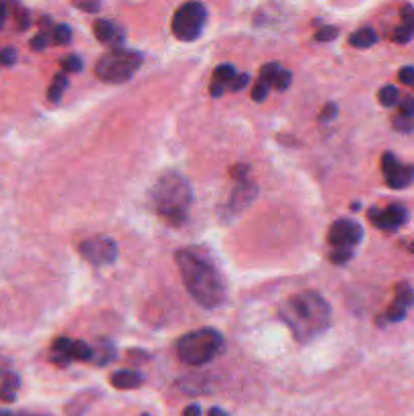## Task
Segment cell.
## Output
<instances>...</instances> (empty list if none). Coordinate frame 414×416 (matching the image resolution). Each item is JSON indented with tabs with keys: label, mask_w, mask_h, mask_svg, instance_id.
<instances>
[{
	"label": "cell",
	"mask_w": 414,
	"mask_h": 416,
	"mask_svg": "<svg viewBox=\"0 0 414 416\" xmlns=\"http://www.w3.org/2000/svg\"><path fill=\"white\" fill-rule=\"evenodd\" d=\"M65 88H67V77L65 75H55L53 77V83H51V88H49V100L51 102H60L61 96H63V92H65Z\"/></svg>",
	"instance_id": "obj_21"
},
{
	"label": "cell",
	"mask_w": 414,
	"mask_h": 416,
	"mask_svg": "<svg viewBox=\"0 0 414 416\" xmlns=\"http://www.w3.org/2000/svg\"><path fill=\"white\" fill-rule=\"evenodd\" d=\"M337 35H339V29H337V27H323L321 31H317L315 39L325 43V41H333V39H337Z\"/></svg>",
	"instance_id": "obj_25"
},
{
	"label": "cell",
	"mask_w": 414,
	"mask_h": 416,
	"mask_svg": "<svg viewBox=\"0 0 414 416\" xmlns=\"http://www.w3.org/2000/svg\"><path fill=\"white\" fill-rule=\"evenodd\" d=\"M207 21V10L201 2H187L173 16V35L179 41H195Z\"/></svg>",
	"instance_id": "obj_6"
},
{
	"label": "cell",
	"mask_w": 414,
	"mask_h": 416,
	"mask_svg": "<svg viewBox=\"0 0 414 416\" xmlns=\"http://www.w3.org/2000/svg\"><path fill=\"white\" fill-rule=\"evenodd\" d=\"M268 86L264 83V81H258L256 86H254V90H252V100L254 102H264L266 100V96H268Z\"/></svg>",
	"instance_id": "obj_31"
},
{
	"label": "cell",
	"mask_w": 414,
	"mask_h": 416,
	"mask_svg": "<svg viewBox=\"0 0 414 416\" xmlns=\"http://www.w3.org/2000/svg\"><path fill=\"white\" fill-rule=\"evenodd\" d=\"M142 416H151V415H142Z\"/></svg>",
	"instance_id": "obj_47"
},
{
	"label": "cell",
	"mask_w": 414,
	"mask_h": 416,
	"mask_svg": "<svg viewBox=\"0 0 414 416\" xmlns=\"http://www.w3.org/2000/svg\"><path fill=\"white\" fill-rule=\"evenodd\" d=\"M181 278L185 289L195 302L205 309H216L226 298V285L220 270L205 258L197 256L191 250H179L175 254Z\"/></svg>",
	"instance_id": "obj_1"
},
{
	"label": "cell",
	"mask_w": 414,
	"mask_h": 416,
	"mask_svg": "<svg viewBox=\"0 0 414 416\" xmlns=\"http://www.w3.org/2000/svg\"><path fill=\"white\" fill-rule=\"evenodd\" d=\"M53 41H55L57 45H67V43L71 41V29H69L67 25L55 27V31H53Z\"/></svg>",
	"instance_id": "obj_23"
},
{
	"label": "cell",
	"mask_w": 414,
	"mask_h": 416,
	"mask_svg": "<svg viewBox=\"0 0 414 416\" xmlns=\"http://www.w3.org/2000/svg\"><path fill=\"white\" fill-rule=\"evenodd\" d=\"M352 256H354V250H333L329 258L333 264H346Z\"/></svg>",
	"instance_id": "obj_32"
},
{
	"label": "cell",
	"mask_w": 414,
	"mask_h": 416,
	"mask_svg": "<svg viewBox=\"0 0 414 416\" xmlns=\"http://www.w3.org/2000/svg\"><path fill=\"white\" fill-rule=\"evenodd\" d=\"M47 45H49V37H47L45 33H41V35H37V37L31 39V47H33L35 51H43Z\"/></svg>",
	"instance_id": "obj_39"
},
{
	"label": "cell",
	"mask_w": 414,
	"mask_h": 416,
	"mask_svg": "<svg viewBox=\"0 0 414 416\" xmlns=\"http://www.w3.org/2000/svg\"><path fill=\"white\" fill-rule=\"evenodd\" d=\"M291 79H293V75H291V71H281V75L276 77V83H274V88L276 90H281V92H285L289 86H291Z\"/></svg>",
	"instance_id": "obj_36"
},
{
	"label": "cell",
	"mask_w": 414,
	"mask_h": 416,
	"mask_svg": "<svg viewBox=\"0 0 414 416\" xmlns=\"http://www.w3.org/2000/svg\"><path fill=\"white\" fill-rule=\"evenodd\" d=\"M142 63V55L138 51H130L124 47L110 49L102 55L96 65V75L106 83H122L130 79Z\"/></svg>",
	"instance_id": "obj_5"
},
{
	"label": "cell",
	"mask_w": 414,
	"mask_h": 416,
	"mask_svg": "<svg viewBox=\"0 0 414 416\" xmlns=\"http://www.w3.org/2000/svg\"><path fill=\"white\" fill-rule=\"evenodd\" d=\"M367 216H370V220H372V224H374L376 228L394 232V230H398L402 224H406V220H409V209H406L404 205H400V203H392V205L386 207L384 211L372 207V209L367 211Z\"/></svg>",
	"instance_id": "obj_9"
},
{
	"label": "cell",
	"mask_w": 414,
	"mask_h": 416,
	"mask_svg": "<svg viewBox=\"0 0 414 416\" xmlns=\"http://www.w3.org/2000/svg\"><path fill=\"white\" fill-rule=\"evenodd\" d=\"M183 416H201V406L199 404H191L183 411Z\"/></svg>",
	"instance_id": "obj_43"
},
{
	"label": "cell",
	"mask_w": 414,
	"mask_h": 416,
	"mask_svg": "<svg viewBox=\"0 0 414 416\" xmlns=\"http://www.w3.org/2000/svg\"><path fill=\"white\" fill-rule=\"evenodd\" d=\"M413 37H414L413 31H409V29H406V27H402V25H400V27H396V29H394V33H392V39H394L396 43H409Z\"/></svg>",
	"instance_id": "obj_29"
},
{
	"label": "cell",
	"mask_w": 414,
	"mask_h": 416,
	"mask_svg": "<svg viewBox=\"0 0 414 416\" xmlns=\"http://www.w3.org/2000/svg\"><path fill=\"white\" fill-rule=\"evenodd\" d=\"M110 384L118 390H132L142 384V374H138L134 369H118L116 374H112Z\"/></svg>",
	"instance_id": "obj_11"
},
{
	"label": "cell",
	"mask_w": 414,
	"mask_h": 416,
	"mask_svg": "<svg viewBox=\"0 0 414 416\" xmlns=\"http://www.w3.org/2000/svg\"><path fill=\"white\" fill-rule=\"evenodd\" d=\"M398 114L404 116V118H414V98L409 96L398 104Z\"/></svg>",
	"instance_id": "obj_27"
},
{
	"label": "cell",
	"mask_w": 414,
	"mask_h": 416,
	"mask_svg": "<svg viewBox=\"0 0 414 416\" xmlns=\"http://www.w3.org/2000/svg\"><path fill=\"white\" fill-rule=\"evenodd\" d=\"M6 10H8V6H6L4 2H0V27H2L4 21H6Z\"/></svg>",
	"instance_id": "obj_45"
},
{
	"label": "cell",
	"mask_w": 414,
	"mask_h": 416,
	"mask_svg": "<svg viewBox=\"0 0 414 416\" xmlns=\"http://www.w3.org/2000/svg\"><path fill=\"white\" fill-rule=\"evenodd\" d=\"M414 181L413 165H398L390 175H386V183L392 189H404Z\"/></svg>",
	"instance_id": "obj_12"
},
{
	"label": "cell",
	"mask_w": 414,
	"mask_h": 416,
	"mask_svg": "<svg viewBox=\"0 0 414 416\" xmlns=\"http://www.w3.org/2000/svg\"><path fill=\"white\" fill-rule=\"evenodd\" d=\"M256 193H258V187L250 179L236 183V187L232 191V197H230V209L234 213H240L242 209H246L256 199Z\"/></svg>",
	"instance_id": "obj_10"
},
{
	"label": "cell",
	"mask_w": 414,
	"mask_h": 416,
	"mask_svg": "<svg viewBox=\"0 0 414 416\" xmlns=\"http://www.w3.org/2000/svg\"><path fill=\"white\" fill-rule=\"evenodd\" d=\"M0 63L6 65V67L14 65V63H16V49H14V47H4V49L0 51Z\"/></svg>",
	"instance_id": "obj_34"
},
{
	"label": "cell",
	"mask_w": 414,
	"mask_h": 416,
	"mask_svg": "<svg viewBox=\"0 0 414 416\" xmlns=\"http://www.w3.org/2000/svg\"><path fill=\"white\" fill-rule=\"evenodd\" d=\"M0 416H12L8 411H0Z\"/></svg>",
	"instance_id": "obj_46"
},
{
	"label": "cell",
	"mask_w": 414,
	"mask_h": 416,
	"mask_svg": "<svg viewBox=\"0 0 414 416\" xmlns=\"http://www.w3.org/2000/svg\"><path fill=\"white\" fill-rule=\"evenodd\" d=\"M394 302L402 304L404 309L413 307L414 304V291L409 283H398L396 285V295H394Z\"/></svg>",
	"instance_id": "obj_18"
},
{
	"label": "cell",
	"mask_w": 414,
	"mask_h": 416,
	"mask_svg": "<svg viewBox=\"0 0 414 416\" xmlns=\"http://www.w3.org/2000/svg\"><path fill=\"white\" fill-rule=\"evenodd\" d=\"M14 10H16V23H18V27L21 29H27L29 25H31V18H29V12L23 8V6H14Z\"/></svg>",
	"instance_id": "obj_37"
},
{
	"label": "cell",
	"mask_w": 414,
	"mask_h": 416,
	"mask_svg": "<svg viewBox=\"0 0 414 416\" xmlns=\"http://www.w3.org/2000/svg\"><path fill=\"white\" fill-rule=\"evenodd\" d=\"M248 81H250V75H248V73L236 75V77H234V81L230 83V88H228V90H232V92H240V90H244V88L248 86Z\"/></svg>",
	"instance_id": "obj_38"
},
{
	"label": "cell",
	"mask_w": 414,
	"mask_h": 416,
	"mask_svg": "<svg viewBox=\"0 0 414 416\" xmlns=\"http://www.w3.org/2000/svg\"><path fill=\"white\" fill-rule=\"evenodd\" d=\"M378 100L384 108H392L396 104H400V92L396 86H384L380 92H378Z\"/></svg>",
	"instance_id": "obj_17"
},
{
	"label": "cell",
	"mask_w": 414,
	"mask_h": 416,
	"mask_svg": "<svg viewBox=\"0 0 414 416\" xmlns=\"http://www.w3.org/2000/svg\"><path fill=\"white\" fill-rule=\"evenodd\" d=\"M406 311H409V309H404L402 304H398V302H392V304L388 307V311H386V321L398 323V321H402V319L406 317Z\"/></svg>",
	"instance_id": "obj_22"
},
{
	"label": "cell",
	"mask_w": 414,
	"mask_h": 416,
	"mask_svg": "<svg viewBox=\"0 0 414 416\" xmlns=\"http://www.w3.org/2000/svg\"><path fill=\"white\" fill-rule=\"evenodd\" d=\"M155 209L161 218L169 224L181 226L187 218V207L191 203V187L189 183L179 175H165L157 181L153 193Z\"/></svg>",
	"instance_id": "obj_3"
},
{
	"label": "cell",
	"mask_w": 414,
	"mask_h": 416,
	"mask_svg": "<svg viewBox=\"0 0 414 416\" xmlns=\"http://www.w3.org/2000/svg\"><path fill=\"white\" fill-rule=\"evenodd\" d=\"M79 254L96 264V266H102V264H112L118 256V246L112 238H94L86 239L79 244Z\"/></svg>",
	"instance_id": "obj_7"
},
{
	"label": "cell",
	"mask_w": 414,
	"mask_h": 416,
	"mask_svg": "<svg viewBox=\"0 0 414 416\" xmlns=\"http://www.w3.org/2000/svg\"><path fill=\"white\" fill-rule=\"evenodd\" d=\"M335 114H337V106H335V104H327L325 110L321 112V120L335 118Z\"/></svg>",
	"instance_id": "obj_42"
},
{
	"label": "cell",
	"mask_w": 414,
	"mask_h": 416,
	"mask_svg": "<svg viewBox=\"0 0 414 416\" xmlns=\"http://www.w3.org/2000/svg\"><path fill=\"white\" fill-rule=\"evenodd\" d=\"M392 126L398 130V132H414V118H404L400 114H396L392 118Z\"/></svg>",
	"instance_id": "obj_24"
},
{
	"label": "cell",
	"mask_w": 414,
	"mask_h": 416,
	"mask_svg": "<svg viewBox=\"0 0 414 416\" xmlns=\"http://www.w3.org/2000/svg\"><path fill=\"white\" fill-rule=\"evenodd\" d=\"M398 79L404 86H414V65H406L398 71Z\"/></svg>",
	"instance_id": "obj_35"
},
{
	"label": "cell",
	"mask_w": 414,
	"mask_h": 416,
	"mask_svg": "<svg viewBox=\"0 0 414 416\" xmlns=\"http://www.w3.org/2000/svg\"><path fill=\"white\" fill-rule=\"evenodd\" d=\"M94 33H96L98 41H102V43H114V41H122V33L116 31L114 23L104 21V18H100V21H96V23H94Z\"/></svg>",
	"instance_id": "obj_13"
},
{
	"label": "cell",
	"mask_w": 414,
	"mask_h": 416,
	"mask_svg": "<svg viewBox=\"0 0 414 416\" xmlns=\"http://www.w3.org/2000/svg\"><path fill=\"white\" fill-rule=\"evenodd\" d=\"M207 416H230L226 411H222V408H218V406H214V408H209V413H207Z\"/></svg>",
	"instance_id": "obj_44"
},
{
	"label": "cell",
	"mask_w": 414,
	"mask_h": 416,
	"mask_svg": "<svg viewBox=\"0 0 414 416\" xmlns=\"http://www.w3.org/2000/svg\"><path fill=\"white\" fill-rule=\"evenodd\" d=\"M350 43H352L354 47H359V49L372 47V45L378 43V33H376L374 29H370V27L359 29L357 33H354V35L350 37Z\"/></svg>",
	"instance_id": "obj_15"
},
{
	"label": "cell",
	"mask_w": 414,
	"mask_h": 416,
	"mask_svg": "<svg viewBox=\"0 0 414 416\" xmlns=\"http://www.w3.org/2000/svg\"><path fill=\"white\" fill-rule=\"evenodd\" d=\"M61 65H63V69L65 71H71V73H75V71H81V60L77 57V55H69V57H65V60L61 61Z\"/></svg>",
	"instance_id": "obj_33"
},
{
	"label": "cell",
	"mask_w": 414,
	"mask_h": 416,
	"mask_svg": "<svg viewBox=\"0 0 414 416\" xmlns=\"http://www.w3.org/2000/svg\"><path fill=\"white\" fill-rule=\"evenodd\" d=\"M224 350V337L216 329H197L177 341L179 357L189 365H203Z\"/></svg>",
	"instance_id": "obj_4"
},
{
	"label": "cell",
	"mask_w": 414,
	"mask_h": 416,
	"mask_svg": "<svg viewBox=\"0 0 414 416\" xmlns=\"http://www.w3.org/2000/svg\"><path fill=\"white\" fill-rule=\"evenodd\" d=\"M400 163H398V159L392 155V153H386L384 157H382V171H384V177L386 175H390L396 167H398Z\"/></svg>",
	"instance_id": "obj_26"
},
{
	"label": "cell",
	"mask_w": 414,
	"mask_h": 416,
	"mask_svg": "<svg viewBox=\"0 0 414 416\" xmlns=\"http://www.w3.org/2000/svg\"><path fill=\"white\" fill-rule=\"evenodd\" d=\"M69 357L71 359H79V361H90V359H94V350L86 341H73Z\"/></svg>",
	"instance_id": "obj_20"
},
{
	"label": "cell",
	"mask_w": 414,
	"mask_h": 416,
	"mask_svg": "<svg viewBox=\"0 0 414 416\" xmlns=\"http://www.w3.org/2000/svg\"><path fill=\"white\" fill-rule=\"evenodd\" d=\"M71 346H73V341H71V339H67V337H60V339H55L53 350H55L57 354H61V356L69 357V354H71ZM69 359H71V357H69Z\"/></svg>",
	"instance_id": "obj_30"
},
{
	"label": "cell",
	"mask_w": 414,
	"mask_h": 416,
	"mask_svg": "<svg viewBox=\"0 0 414 416\" xmlns=\"http://www.w3.org/2000/svg\"><path fill=\"white\" fill-rule=\"evenodd\" d=\"M250 173V167L248 165H244V163H240V165H236L234 169H232V179L236 181V183H240V181H246V175Z\"/></svg>",
	"instance_id": "obj_40"
},
{
	"label": "cell",
	"mask_w": 414,
	"mask_h": 416,
	"mask_svg": "<svg viewBox=\"0 0 414 416\" xmlns=\"http://www.w3.org/2000/svg\"><path fill=\"white\" fill-rule=\"evenodd\" d=\"M236 69H234V65H230V63H224V65H220L216 71H214V83H218V86H222V88H230V83L234 81V77H236Z\"/></svg>",
	"instance_id": "obj_16"
},
{
	"label": "cell",
	"mask_w": 414,
	"mask_h": 416,
	"mask_svg": "<svg viewBox=\"0 0 414 416\" xmlns=\"http://www.w3.org/2000/svg\"><path fill=\"white\" fill-rule=\"evenodd\" d=\"M281 65L279 63H266L262 69H260V81H264L268 88H272L276 83V77L281 75Z\"/></svg>",
	"instance_id": "obj_19"
},
{
	"label": "cell",
	"mask_w": 414,
	"mask_h": 416,
	"mask_svg": "<svg viewBox=\"0 0 414 416\" xmlns=\"http://www.w3.org/2000/svg\"><path fill=\"white\" fill-rule=\"evenodd\" d=\"M281 319L300 343H307L331 325V307L319 293H298L283 302Z\"/></svg>",
	"instance_id": "obj_2"
},
{
	"label": "cell",
	"mask_w": 414,
	"mask_h": 416,
	"mask_svg": "<svg viewBox=\"0 0 414 416\" xmlns=\"http://www.w3.org/2000/svg\"><path fill=\"white\" fill-rule=\"evenodd\" d=\"M77 8L88 10V12H98L100 10V2H75Z\"/></svg>",
	"instance_id": "obj_41"
},
{
	"label": "cell",
	"mask_w": 414,
	"mask_h": 416,
	"mask_svg": "<svg viewBox=\"0 0 414 416\" xmlns=\"http://www.w3.org/2000/svg\"><path fill=\"white\" fill-rule=\"evenodd\" d=\"M402 27H406L409 31L414 33V6L413 4H404L402 6Z\"/></svg>",
	"instance_id": "obj_28"
},
{
	"label": "cell",
	"mask_w": 414,
	"mask_h": 416,
	"mask_svg": "<svg viewBox=\"0 0 414 416\" xmlns=\"http://www.w3.org/2000/svg\"><path fill=\"white\" fill-rule=\"evenodd\" d=\"M21 386V380L16 374H8L4 376V382L0 386V400L4 402H14L16 400V390Z\"/></svg>",
	"instance_id": "obj_14"
},
{
	"label": "cell",
	"mask_w": 414,
	"mask_h": 416,
	"mask_svg": "<svg viewBox=\"0 0 414 416\" xmlns=\"http://www.w3.org/2000/svg\"><path fill=\"white\" fill-rule=\"evenodd\" d=\"M363 239V230L354 220H337L329 230V244L335 250H354Z\"/></svg>",
	"instance_id": "obj_8"
}]
</instances>
